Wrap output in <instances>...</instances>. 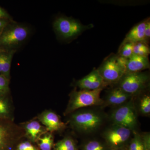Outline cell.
I'll use <instances>...</instances> for the list:
<instances>
[{"label": "cell", "mask_w": 150, "mask_h": 150, "mask_svg": "<svg viewBox=\"0 0 150 150\" xmlns=\"http://www.w3.org/2000/svg\"><path fill=\"white\" fill-rule=\"evenodd\" d=\"M127 59L112 54L106 57L97 69L107 86L118 83L126 73Z\"/></svg>", "instance_id": "cell-1"}, {"label": "cell", "mask_w": 150, "mask_h": 150, "mask_svg": "<svg viewBox=\"0 0 150 150\" xmlns=\"http://www.w3.org/2000/svg\"><path fill=\"white\" fill-rule=\"evenodd\" d=\"M29 28L24 25L11 21L0 35V47L3 50H16L27 39Z\"/></svg>", "instance_id": "cell-2"}, {"label": "cell", "mask_w": 150, "mask_h": 150, "mask_svg": "<svg viewBox=\"0 0 150 150\" xmlns=\"http://www.w3.org/2000/svg\"><path fill=\"white\" fill-rule=\"evenodd\" d=\"M102 88L93 91L75 90L70 95L69 104L65 113L69 114L78 109L89 106L102 105L104 100L100 98Z\"/></svg>", "instance_id": "cell-3"}, {"label": "cell", "mask_w": 150, "mask_h": 150, "mask_svg": "<svg viewBox=\"0 0 150 150\" xmlns=\"http://www.w3.org/2000/svg\"><path fill=\"white\" fill-rule=\"evenodd\" d=\"M93 27V24L84 25L71 17L60 16L53 23V28L59 37L64 40H71L77 37L83 31Z\"/></svg>", "instance_id": "cell-4"}, {"label": "cell", "mask_w": 150, "mask_h": 150, "mask_svg": "<svg viewBox=\"0 0 150 150\" xmlns=\"http://www.w3.org/2000/svg\"><path fill=\"white\" fill-rule=\"evenodd\" d=\"M71 126L76 130L84 133L96 131L102 125L103 117L92 110H83L73 113L70 118Z\"/></svg>", "instance_id": "cell-5"}, {"label": "cell", "mask_w": 150, "mask_h": 150, "mask_svg": "<svg viewBox=\"0 0 150 150\" xmlns=\"http://www.w3.org/2000/svg\"><path fill=\"white\" fill-rule=\"evenodd\" d=\"M149 75L147 73H126L118 83V86L132 96L145 89L149 85Z\"/></svg>", "instance_id": "cell-6"}, {"label": "cell", "mask_w": 150, "mask_h": 150, "mask_svg": "<svg viewBox=\"0 0 150 150\" xmlns=\"http://www.w3.org/2000/svg\"><path fill=\"white\" fill-rule=\"evenodd\" d=\"M113 124L119 125L133 131L137 126V112L133 100L118 106L110 116Z\"/></svg>", "instance_id": "cell-7"}, {"label": "cell", "mask_w": 150, "mask_h": 150, "mask_svg": "<svg viewBox=\"0 0 150 150\" xmlns=\"http://www.w3.org/2000/svg\"><path fill=\"white\" fill-rule=\"evenodd\" d=\"M132 131L126 127L113 124L105 131L103 137L110 149H126L131 140Z\"/></svg>", "instance_id": "cell-8"}, {"label": "cell", "mask_w": 150, "mask_h": 150, "mask_svg": "<svg viewBox=\"0 0 150 150\" xmlns=\"http://www.w3.org/2000/svg\"><path fill=\"white\" fill-rule=\"evenodd\" d=\"M76 86L80 90L93 91L98 89H103L107 85L97 69H94L92 71L76 82Z\"/></svg>", "instance_id": "cell-9"}, {"label": "cell", "mask_w": 150, "mask_h": 150, "mask_svg": "<svg viewBox=\"0 0 150 150\" xmlns=\"http://www.w3.org/2000/svg\"><path fill=\"white\" fill-rule=\"evenodd\" d=\"M38 118L45 126L46 130L51 132L60 131L65 127V123L61 121L58 115L51 111L43 112Z\"/></svg>", "instance_id": "cell-10"}, {"label": "cell", "mask_w": 150, "mask_h": 150, "mask_svg": "<svg viewBox=\"0 0 150 150\" xmlns=\"http://www.w3.org/2000/svg\"><path fill=\"white\" fill-rule=\"evenodd\" d=\"M131 97L118 86L108 92L102 105L104 107L109 105L120 106L129 101Z\"/></svg>", "instance_id": "cell-11"}, {"label": "cell", "mask_w": 150, "mask_h": 150, "mask_svg": "<svg viewBox=\"0 0 150 150\" xmlns=\"http://www.w3.org/2000/svg\"><path fill=\"white\" fill-rule=\"evenodd\" d=\"M150 68L149 57L141 56L133 54L127 59L126 73L139 72Z\"/></svg>", "instance_id": "cell-12"}, {"label": "cell", "mask_w": 150, "mask_h": 150, "mask_svg": "<svg viewBox=\"0 0 150 150\" xmlns=\"http://www.w3.org/2000/svg\"><path fill=\"white\" fill-rule=\"evenodd\" d=\"M148 19L134 26L127 33L124 40L134 43L138 42L146 43L145 40V30Z\"/></svg>", "instance_id": "cell-13"}, {"label": "cell", "mask_w": 150, "mask_h": 150, "mask_svg": "<svg viewBox=\"0 0 150 150\" xmlns=\"http://www.w3.org/2000/svg\"><path fill=\"white\" fill-rule=\"evenodd\" d=\"M26 136L33 142H36L38 139L47 131L46 128L41 126L37 121H30L25 125Z\"/></svg>", "instance_id": "cell-14"}, {"label": "cell", "mask_w": 150, "mask_h": 150, "mask_svg": "<svg viewBox=\"0 0 150 150\" xmlns=\"http://www.w3.org/2000/svg\"><path fill=\"white\" fill-rule=\"evenodd\" d=\"M16 51V50H11L5 51L4 52L2 75L4 76L8 80L10 79L12 60L14 54Z\"/></svg>", "instance_id": "cell-15"}, {"label": "cell", "mask_w": 150, "mask_h": 150, "mask_svg": "<svg viewBox=\"0 0 150 150\" xmlns=\"http://www.w3.org/2000/svg\"><path fill=\"white\" fill-rule=\"evenodd\" d=\"M54 150H78V148L74 140L67 137L57 142L54 146Z\"/></svg>", "instance_id": "cell-16"}, {"label": "cell", "mask_w": 150, "mask_h": 150, "mask_svg": "<svg viewBox=\"0 0 150 150\" xmlns=\"http://www.w3.org/2000/svg\"><path fill=\"white\" fill-rule=\"evenodd\" d=\"M36 142L40 150H51L54 145V138L51 134L44 133Z\"/></svg>", "instance_id": "cell-17"}, {"label": "cell", "mask_w": 150, "mask_h": 150, "mask_svg": "<svg viewBox=\"0 0 150 150\" xmlns=\"http://www.w3.org/2000/svg\"><path fill=\"white\" fill-rule=\"evenodd\" d=\"M127 150H146L141 135L134 133L126 148Z\"/></svg>", "instance_id": "cell-18"}, {"label": "cell", "mask_w": 150, "mask_h": 150, "mask_svg": "<svg viewBox=\"0 0 150 150\" xmlns=\"http://www.w3.org/2000/svg\"><path fill=\"white\" fill-rule=\"evenodd\" d=\"M81 150H110V149L105 143L92 140L85 143Z\"/></svg>", "instance_id": "cell-19"}, {"label": "cell", "mask_w": 150, "mask_h": 150, "mask_svg": "<svg viewBox=\"0 0 150 150\" xmlns=\"http://www.w3.org/2000/svg\"><path fill=\"white\" fill-rule=\"evenodd\" d=\"M134 43L128 41L123 40V43L121 44L118 50V56L126 58L129 59L133 54V47Z\"/></svg>", "instance_id": "cell-20"}, {"label": "cell", "mask_w": 150, "mask_h": 150, "mask_svg": "<svg viewBox=\"0 0 150 150\" xmlns=\"http://www.w3.org/2000/svg\"><path fill=\"white\" fill-rule=\"evenodd\" d=\"M150 50L149 45L144 42L134 43L133 47V54L134 55L144 57H149Z\"/></svg>", "instance_id": "cell-21"}, {"label": "cell", "mask_w": 150, "mask_h": 150, "mask_svg": "<svg viewBox=\"0 0 150 150\" xmlns=\"http://www.w3.org/2000/svg\"><path fill=\"white\" fill-rule=\"evenodd\" d=\"M140 111L144 115H149L150 113V97L145 95L142 97L139 105Z\"/></svg>", "instance_id": "cell-22"}, {"label": "cell", "mask_w": 150, "mask_h": 150, "mask_svg": "<svg viewBox=\"0 0 150 150\" xmlns=\"http://www.w3.org/2000/svg\"><path fill=\"white\" fill-rule=\"evenodd\" d=\"M9 80L3 75L0 74V95L6 93L8 90Z\"/></svg>", "instance_id": "cell-23"}, {"label": "cell", "mask_w": 150, "mask_h": 150, "mask_svg": "<svg viewBox=\"0 0 150 150\" xmlns=\"http://www.w3.org/2000/svg\"><path fill=\"white\" fill-rule=\"evenodd\" d=\"M9 107L7 103L0 98V115H6L8 114Z\"/></svg>", "instance_id": "cell-24"}, {"label": "cell", "mask_w": 150, "mask_h": 150, "mask_svg": "<svg viewBox=\"0 0 150 150\" xmlns=\"http://www.w3.org/2000/svg\"><path fill=\"white\" fill-rule=\"evenodd\" d=\"M16 150H37L30 142L22 143L18 146Z\"/></svg>", "instance_id": "cell-25"}, {"label": "cell", "mask_w": 150, "mask_h": 150, "mask_svg": "<svg viewBox=\"0 0 150 150\" xmlns=\"http://www.w3.org/2000/svg\"><path fill=\"white\" fill-rule=\"evenodd\" d=\"M146 150H150V135L149 133H146L141 135Z\"/></svg>", "instance_id": "cell-26"}, {"label": "cell", "mask_w": 150, "mask_h": 150, "mask_svg": "<svg viewBox=\"0 0 150 150\" xmlns=\"http://www.w3.org/2000/svg\"><path fill=\"white\" fill-rule=\"evenodd\" d=\"M150 37V19H148L145 30V38L146 43L148 44Z\"/></svg>", "instance_id": "cell-27"}, {"label": "cell", "mask_w": 150, "mask_h": 150, "mask_svg": "<svg viewBox=\"0 0 150 150\" xmlns=\"http://www.w3.org/2000/svg\"><path fill=\"white\" fill-rule=\"evenodd\" d=\"M0 19L12 20V19L8 13L1 7H0Z\"/></svg>", "instance_id": "cell-28"}, {"label": "cell", "mask_w": 150, "mask_h": 150, "mask_svg": "<svg viewBox=\"0 0 150 150\" xmlns=\"http://www.w3.org/2000/svg\"><path fill=\"white\" fill-rule=\"evenodd\" d=\"M11 21L9 20L0 19V35L1 34L5 28Z\"/></svg>", "instance_id": "cell-29"}, {"label": "cell", "mask_w": 150, "mask_h": 150, "mask_svg": "<svg viewBox=\"0 0 150 150\" xmlns=\"http://www.w3.org/2000/svg\"><path fill=\"white\" fill-rule=\"evenodd\" d=\"M4 51L5 50H3L0 53V74H2V72L3 62Z\"/></svg>", "instance_id": "cell-30"}, {"label": "cell", "mask_w": 150, "mask_h": 150, "mask_svg": "<svg viewBox=\"0 0 150 150\" xmlns=\"http://www.w3.org/2000/svg\"><path fill=\"white\" fill-rule=\"evenodd\" d=\"M110 150H127L126 149H110Z\"/></svg>", "instance_id": "cell-31"}, {"label": "cell", "mask_w": 150, "mask_h": 150, "mask_svg": "<svg viewBox=\"0 0 150 150\" xmlns=\"http://www.w3.org/2000/svg\"><path fill=\"white\" fill-rule=\"evenodd\" d=\"M3 50H2V49H0V53H1V51H2Z\"/></svg>", "instance_id": "cell-32"}, {"label": "cell", "mask_w": 150, "mask_h": 150, "mask_svg": "<svg viewBox=\"0 0 150 150\" xmlns=\"http://www.w3.org/2000/svg\"></svg>", "instance_id": "cell-33"}]
</instances>
